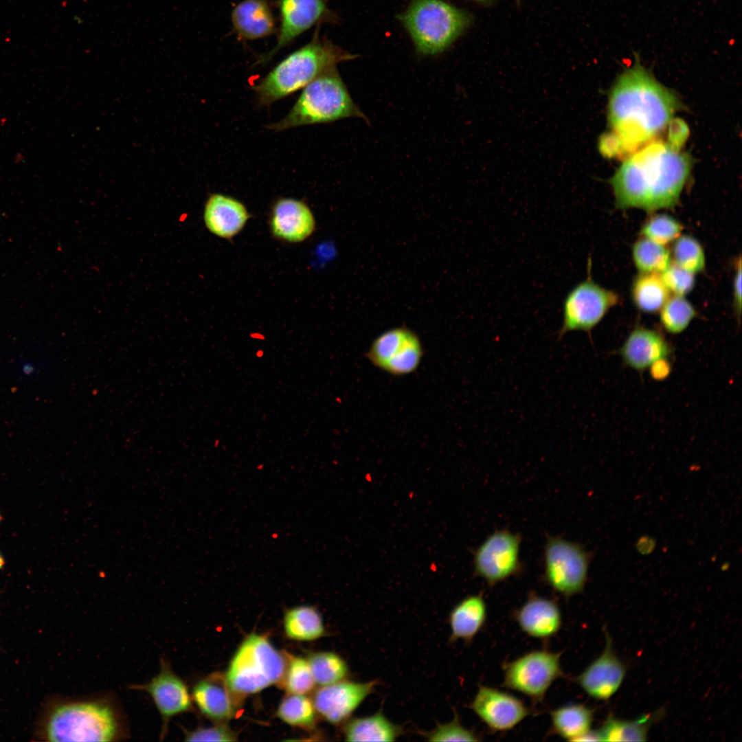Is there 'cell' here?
<instances>
[{
  "label": "cell",
  "instance_id": "cell-1",
  "mask_svg": "<svg viewBox=\"0 0 742 742\" xmlns=\"http://www.w3.org/2000/svg\"><path fill=\"white\" fill-rule=\"evenodd\" d=\"M633 66L618 76L608 98L607 120L611 133L601 135L599 152L605 157L635 152L653 142L670 124L680 103L675 94L654 77L634 52Z\"/></svg>",
  "mask_w": 742,
  "mask_h": 742
},
{
  "label": "cell",
  "instance_id": "cell-2",
  "mask_svg": "<svg viewBox=\"0 0 742 742\" xmlns=\"http://www.w3.org/2000/svg\"><path fill=\"white\" fill-rule=\"evenodd\" d=\"M691 168V158L675 144L649 142L630 155L610 179L616 206L647 212L674 207Z\"/></svg>",
  "mask_w": 742,
  "mask_h": 742
},
{
  "label": "cell",
  "instance_id": "cell-3",
  "mask_svg": "<svg viewBox=\"0 0 742 742\" xmlns=\"http://www.w3.org/2000/svg\"><path fill=\"white\" fill-rule=\"evenodd\" d=\"M39 736L48 741H115L126 737L120 710L109 698L61 700L47 711Z\"/></svg>",
  "mask_w": 742,
  "mask_h": 742
},
{
  "label": "cell",
  "instance_id": "cell-4",
  "mask_svg": "<svg viewBox=\"0 0 742 742\" xmlns=\"http://www.w3.org/2000/svg\"><path fill=\"white\" fill-rule=\"evenodd\" d=\"M319 25L309 42L288 54L252 87L260 106L302 89L326 70L358 57L321 36Z\"/></svg>",
  "mask_w": 742,
  "mask_h": 742
},
{
  "label": "cell",
  "instance_id": "cell-5",
  "mask_svg": "<svg viewBox=\"0 0 742 742\" xmlns=\"http://www.w3.org/2000/svg\"><path fill=\"white\" fill-rule=\"evenodd\" d=\"M302 89L287 115L280 121L268 125L269 129L278 132L347 117L368 121L352 100L336 67L322 73Z\"/></svg>",
  "mask_w": 742,
  "mask_h": 742
},
{
  "label": "cell",
  "instance_id": "cell-6",
  "mask_svg": "<svg viewBox=\"0 0 742 742\" xmlns=\"http://www.w3.org/2000/svg\"><path fill=\"white\" fill-rule=\"evenodd\" d=\"M398 19L423 56L441 54L474 21L470 12L443 0H412Z\"/></svg>",
  "mask_w": 742,
  "mask_h": 742
},
{
  "label": "cell",
  "instance_id": "cell-7",
  "mask_svg": "<svg viewBox=\"0 0 742 742\" xmlns=\"http://www.w3.org/2000/svg\"><path fill=\"white\" fill-rule=\"evenodd\" d=\"M286 666L284 657L267 638L252 633L233 657L225 680L235 695L245 696L282 680Z\"/></svg>",
  "mask_w": 742,
  "mask_h": 742
},
{
  "label": "cell",
  "instance_id": "cell-8",
  "mask_svg": "<svg viewBox=\"0 0 742 742\" xmlns=\"http://www.w3.org/2000/svg\"><path fill=\"white\" fill-rule=\"evenodd\" d=\"M590 553L580 543L548 536L543 549V580L569 598L583 592L587 581Z\"/></svg>",
  "mask_w": 742,
  "mask_h": 742
},
{
  "label": "cell",
  "instance_id": "cell-9",
  "mask_svg": "<svg viewBox=\"0 0 742 742\" xmlns=\"http://www.w3.org/2000/svg\"><path fill=\"white\" fill-rule=\"evenodd\" d=\"M561 652L534 650L503 664L504 686L541 702L552 684L566 677L561 664Z\"/></svg>",
  "mask_w": 742,
  "mask_h": 742
},
{
  "label": "cell",
  "instance_id": "cell-10",
  "mask_svg": "<svg viewBox=\"0 0 742 742\" xmlns=\"http://www.w3.org/2000/svg\"><path fill=\"white\" fill-rule=\"evenodd\" d=\"M587 278L572 288L562 304L563 322L559 337L573 331L591 335L608 311L620 302L618 295L594 282L590 276L591 260Z\"/></svg>",
  "mask_w": 742,
  "mask_h": 742
},
{
  "label": "cell",
  "instance_id": "cell-11",
  "mask_svg": "<svg viewBox=\"0 0 742 742\" xmlns=\"http://www.w3.org/2000/svg\"><path fill=\"white\" fill-rule=\"evenodd\" d=\"M520 534L504 528L490 534L473 552L474 575L493 587L523 571Z\"/></svg>",
  "mask_w": 742,
  "mask_h": 742
},
{
  "label": "cell",
  "instance_id": "cell-12",
  "mask_svg": "<svg viewBox=\"0 0 742 742\" xmlns=\"http://www.w3.org/2000/svg\"><path fill=\"white\" fill-rule=\"evenodd\" d=\"M328 0H277L279 27L275 46L261 55L257 64L267 63L278 52L293 43L313 26L336 23L338 16L330 9Z\"/></svg>",
  "mask_w": 742,
  "mask_h": 742
},
{
  "label": "cell",
  "instance_id": "cell-13",
  "mask_svg": "<svg viewBox=\"0 0 742 742\" xmlns=\"http://www.w3.org/2000/svg\"><path fill=\"white\" fill-rule=\"evenodd\" d=\"M130 688L144 691L152 699L162 720L161 739L166 736L171 719L191 708V697L186 683L164 658L160 660L159 673L148 682L133 684Z\"/></svg>",
  "mask_w": 742,
  "mask_h": 742
},
{
  "label": "cell",
  "instance_id": "cell-14",
  "mask_svg": "<svg viewBox=\"0 0 742 742\" xmlns=\"http://www.w3.org/2000/svg\"><path fill=\"white\" fill-rule=\"evenodd\" d=\"M470 708L494 732L513 729L530 712L525 703L515 695L484 685L479 686Z\"/></svg>",
  "mask_w": 742,
  "mask_h": 742
},
{
  "label": "cell",
  "instance_id": "cell-15",
  "mask_svg": "<svg viewBox=\"0 0 742 742\" xmlns=\"http://www.w3.org/2000/svg\"><path fill=\"white\" fill-rule=\"evenodd\" d=\"M604 633L603 653L574 678L587 695L599 701L609 699L618 691L627 671L625 664L614 653L612 639L606 629Z\"/></svg>",
  "mask_w": 742,
  "mask_h": 742
},
{
  "label": "cell",
  "instance_id": "cell-16",
  "mask_svg": "<svg viewBox=\"0 0 742 742\" xmlns=\"http://www.w3.org/2000/svg\"><path fill=\"white\" fill-rule=\"evenodd\" d=\"M377 684L376 680L366 682L341 680L322 686L315 693L313 704L316 711L331 723L347 719Z\"/></svg>",
  "mask_w": 742,
  "mask_h": 742
},
{
  "label": "cell",
  "instance_id": "cell-17",
  "mask_svg": "<svg viewBox=\"0 0 742 742\" xmlns=\"http://www.w3.org/2000/svg\"><path fill=\"white\" fill-rule=\"evenodd\" d=\"M521 630L527 636L546 640L554 636L562 626V614L557 602L529 593L526 600L513 614Z\"/></svg>",
  "mask_w": 742,
  "mask_h": 742
},
{
  "label": "cell",
  "instance_id": "cell-18",
  "mask_svg": "<svg viewBox=\"0 0 742 742\" xmlns=\"http://www.w3.org/2000/svg\"><path fill=\"white\" fill-rule=\"evenodd\" d=\"M270 227L275 237L289 243H300L313 233L315 219L304 202L281 198L272 207Z\"/></svg>",
  "mask_w": 742,
  "mask_h": 742
},
{
  "label": "cell",
  "instance_id": "cell-19",
  "mask_svg": "<svg viewBox=\"0 0 742 742\" xmlns=\"http://www.w3.org/2000/svg\"><path fill=\"white\" fill-rule=\"evenodd\" d=\"M671 352L669 344L659 332L640 326L629 334L618 351L622 362L638 372L667 359Z\"/></svg>",
  "mask_w": 742,
  "mask_h": 742
},
{
  "label": "cell",
  "instance_id": "cell-20",
  "mask_svg": "<svg viewBox=\"0 0 742 742\" xmlns=\"http://www.w3.org/2000/svg\"><path fill=\"white\" fill-rule=\"evenodd\" d=\"M270 0H242L232 8V30L242 41H255L277 34L278 27Z\"/></svg>",
  "mask_w": 742,
  "mask_h": 742
},
{
  "label": "cell",
  "instance_id": "cell-21",
  "mask_svg": "<svg viewBox=\"0 0 742 742\" xmlns=\"http://www.w3.org/2000/svg\"><path fill=\"white\" fill-rule=\"evenodd\" d=\"M249 218V214L245 205L232 196L213 193L205 202L203 212L205 225L211 233L218 237L225 239L233 238L243 229Z\"/></svg>",
  "mask_w": 742,
  "mask_h": 742
},
{
  "label": "cell",
  "instance_id": "cell-22",
  "mask_svg": "<svg viewBox=\"0 0 742 742\" xmlns=\"http://www.w3.org/2000/svg\"><path fill=\"white\" fill-rule=\"evenodd\" d=\"M192 699L205 716L214 720H227L236 712L234 694L225 679L213 675L199 681L192 690Z\"/></svg>",
  "mask_w": 742,
  "mask_h": 742
},
{
  "label": "cell",
  "instance_id": "cell-23",
  "mask_svg": "<svg viewBox=\"0 0 742 742\" xmlns=\"http://www.w3.org/2000/svg\"><path fill=\"white\" fill-rule=\"evenodd\" d=\"M487 615V605L482 594L463 598L454 606L449 616V641L462 640L466 644L472 642L485 625Z\"/></svg>",
  "mask_w": 742,
  "mask_h": 742
},
{
  "label": "cell",
  "instance_id": "cell-24",
  "mask_svg": "<svg viewBox=\"0 0 742 742\" xmlns=\"http://www.w3.org/2000/svg\"><path fill=\"white\" fill-rule=\"evenodd\" d=\"M402 733V728L389 721L381 711L352 718L344 728L347 741H394Z\"/></svg>",
  "mask_w": 742,
  "mask_h": 742
},
{
  "label": "cell",
  "instance_id": "cell-25",
  "mask_svg": "<svg viewBox=\"0 0 742 742\" xmlns=\"http://www.w3.org/2000/svg\"><path fill=\"white\" fill-rule=\"evenodd\" d=\"M551 732L561 738L574 741L591 729L594 710L583 704H570L550 711Z\"/></svg>",
  "mask_w": 742,
  "mask_h": 742
},
{
  "label": "cell",
  "instance_id": "cell-26",
  "mask_svg": "<svg viewBox=\"0 0 742 742\" xmlns=\"http://www.w3.org/2000/svg\"><path fill=\"white\" fill-rule=\"evenodd\" d=\"M660 715V712H656L634 720H623L610 713L598 730L602 741H644L647 739L650 727Z\"/></svg>",
  "mask_w": 742,
  "mask_h": 742
},
{
  "label": "cell",
  "instance_id": "cell-27",
  "mask_svg": "<svg viewBox=\"0 0 742 742\" xmlns=\"http://www.w3.org/2000/svg\"><path fill=\"white\" fill-rule=\"evenodd\" d=\"M631 297L640 311L654 313L660 311L669 298V291L660 273H640L633 282Z\"/></svg>",
  "mask_w": 742,
  "mask_h": 742
},
{
  "label": "cell",
  "instance_id": "cell-28",
  "mask_svg": "<svg viewBox=\"0 0 742 742\" xmlns=\"http://www.w3.org/2000/svg\"><path fill=\"white\" fill-rule=\"evenodd\" d=\"M284 629L289 638L298 640H315L325 633L321 615L311 606H299L287 611Z\"/></svg>",
  "mask_w": 742,
  "mask_h": 742
},
{
  "label": "cell",
  "instance_id": "cell-29",
  "mask_svg": "<svg viewBox=\"0 0 742 742\" xmlns=\"http://www.w3.org/2000/svg\"><path fill=\"white\" fill-rule=\"evenodd\" d=\"M632 258L640 273H661L671 264L668 249L644 237L633 244Z\"/></svg>",
  "mask_w": 742,
  "mask_h": 742
},
{
  "label": "cell",
  "instance_id": "cell-30",
  "mask_svg": "<svg viewBox=\"0 0 742 742\" xmlns=\"http://www.w3.org/2000/svg\"><path fill=\"white\" fill-rule=\"evenodd\" d=\"M307 661L315 684L322 686L344 680L349 673L346 661L333 652L313 653Z\"/></svg>",
  "mask_w": 742,
  "mask_h": 742
},
{
  "label": "cell",
  "instance_id": "cell-31",
  "mask_svg": "<svg viewBox=\"0 0 742 742\" xmlns=\"http://www.w3.org/2000/svg\"><path fill=\"white\" fill-rule=\"evenodd\" d=\"M399 350L383 370L394 376L414 372L423 357V348L418 336L411 330Z\"/></svg>",
  "mask_w": 742,
  "mask_h": 742
},
{
  "label": "cell",
  "instance_id": "cell-32",
  "mask_svg": "<svg viewBox=\"0 0 742 742\" xmlns=\"http://www.w3.org/2000/svg\"><path fill=\"white\" fill-rule=\"evenodd\" d=\"M696 315L694 306L684 296L675 295L660 309V320L668 333L679 334L686 329Z\"/></svg>",
  "mask_w": 742,
  "mask_h": 742
},
{
  "label": "cell",
  "instance_id": "cell-33",
  "mask_svg": "<svg viewBox=\"0 0 742 742\" xmlns=\"http://www.w3.org/2000/svg\"><path fill=\"white\" fill-rule=\"evenodd\" d=\"M410 330L397 327L385 331L373 341L366 357L375 367L383 370L387 361L400 349Z\"/></svg>",
  "mask_w": 742,
  "mask_h": 742
},
{
  "label": "cell",
  "instance_id": "cell-34",
  "mask_svg": "<svg viewBox=\"0 0 742 742\" xmlns=\"http://www.w3.org/2000/svg\"><path fill=\"white\" fill-rule=\"evenodd\" d=\"M315 711L313 702L304 694L291 693L282 701L277 715L290 725L311 727L315 720Z\"/></svg>",
  "mask_w": 742,
  "mask_h": 742
},
{
  "label": "cell",
  "instance_id": "cell-35",
  "mask_svg": "<svg viewBox=\"0 0 742 742\" xmlns=\"http://www.w3.org/2000/svg\"><path fill=\"white\" fill-rule=\"evenodd\" d=\"M673 256L674 263L694 274L702 271L705 268L704 249L693 236H679L673 245Z\"/></svg>",
  "mask_w": 742,
  "mask_h": 742
},
{
  "label": "cell",
  "instance_id": "cell-36",
  "mask_svg": "<svg viewBox=\"0 0 742 742\" xmlns=\"http://www.w3.org/2000/svg\"><path fill=\"white\" fill-rule=\"evenodd\" d=\"M682 229V225L672 216L658 214L652 216L644 223L640 234L644 238L665 245L675 240Z\"/></svg>",
  "mask_w": 742,
  "mask_h": 742
},
{
  "label": "cell",
  "instance_id": "cell-37",
  "mask_svg": "<svg viewBox=\"0 0 742 742\" xmlns=\"http://www.w3.org/2000/svg\"><path fill=\"white\" fill-rule=\"evenodd\" d=\"M284 675L285 687L290 693H307L315 684L308 661L300 657L289 656Z\"/></svg>",
  "mask_w": 742,
  "mask_h": 742
},
{
  "label": "cell",
  "instance_id": "cell-38",
  "mask_svg": "<svg viewBox=\"0 0 742 742\" xmlns=\"http://www.w3.org/2000/svg\"><path fill=\"white\" fill-rule=\"evenodd\" d=\"M429 741H477L480 738L473 730L462 726L455 712L453 719L446 723L438 724L433 730L423 732Z\"/></svg>",
  "mask_w": 742,
  "mask_h": 742
},
{
  "label": "cell",
  "instance_id": "cell-39",
  "mask_svg": "<svg viewBox=\"0 0 742 742\" xmlns=\"http://www.w3.org/2000/svg\"><path fill=\"white\" fill-rule=\"evenodd\" d=\"M661 278L669 292L675 295L689 293L695 284V274L684 269L675 263H671L660 273Z\"/></svg>",
  "mask_w": 742,
  "mask_h": 742
},
{
  "label": "cell",
  "instance_id": "cell-40",
  "mask_svg": "<svg viewBox=\"0 0 742 742\" xmlns=\"http://www.w3.org/2000/svg\"><path fill=\"white\" fill-rule=\"evenodd\" d=\"M184 731V740L188 741H234L235 735L225 726L199 728Z\"/></svg>",
  "mask_w": 742,
  "mask_h": 742
},
{
  "label": "cell",
  "instance_id": "cell-41",
  "mask_svg": "<svg viewBox=\"0 0 742 742\" xmlns=\"http://www.w3.org/2000/svg\"><path fill=\"white\" fill-rule=\"evenodd\" d=\"M741 258L739 257L735 262V273L733 281V301L737 315L740 316L741 312Z\"/></svg>",
  "mask_w": 742,
  "mask_h": 742
},
{
  "label": "cell",
  "instance_id": "cell-42",
  "mask_svg": "<svg viewBox=\"0 0 742 742\" xmlns=\"http://www.w3.org/2000/svg\"><path fill=\"white\" fill-rule=\"evenodd\" d=\"M651 368L653 378L662 379L666 377L669 373L671 367L668 360L663 359L655 363Z\"/></svg>",
  "mask_w": 742,
  "mask_h": 742
},
{
  "label": "cell",
  "instance_id": "cell-43",
  "mask_svg": "<svg viewBox=\"0 0 742 742\" xmlns=\"http://www.w3.org/2000/svg\"><path fill=\"white\" fill-rule=\"evenodd\" d=\"M574 741H602L600 734L598 730L592 728L578 737Z\"/></svg>",
  "mask_w": 742,
  "mask_h": 742
},
{
  "label": "cell",
  "instance_id": "cell-44",
  "mask_svg": "<svg viewBox=\"0 0 742 742\" xmlns=\"http://www.w3.org/2000/svg\"><path fill=\"white\" fill-rule=\"evenodd\" d=\"M475 3L482 6H491L495 3L496 0H466Z\"/></svg>",
  "mask_w": 742,
  "mask_h": 742
},
{
  "label": "cell",
  "instance_id": "cell-45",
  "mask_svg": "<svg viewBox=\"0 0 742 742\" xmlns=\"http://www.w3.org/2000/svg\"><path fill=\"white\" fill-rule=\"evenodd\" d=\"M4 565H5V559H4V557H3V554L0 552V570L1 568H3Z\"/></svg>",
  "mask_w": 742,
  "mask_h": 742
},
{
  "label": "cell",
  "instance_id": "cell-46",
  "mask_svg": "<svg viewBox=\"0 0 742 742\" xmlns=\"http://www.w3.org/2000/svg\"><path fill=\"white\" fill-rule=\"evenodd\" d=\"M517 5H520L521 0H515Z\"/></svg>",
  "mask_w": 742,
  "mask_h": 742
},
{
  "label": "cell",
  "instance_id": "cell-47",
  "mask_svg": "<svg viewBox=\"0 0 742 742\" xmlns=\"http://www.w3.org/2000/svg\"><path fill=\"white\" fill-rule=\"evenodd\" d=\"M1 513H0V522H1Z\"/></svg>",
  "mask_w": 742,
  "mask_h": 742
}]
</instances>
